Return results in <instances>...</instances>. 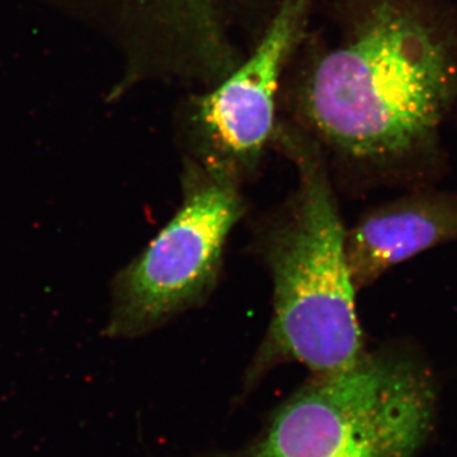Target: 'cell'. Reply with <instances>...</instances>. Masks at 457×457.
<instances>
[{
    "mask_svg": "<svg viewBox=\"0 0 457 457\" xmlns=\"http://www.w3.org/2000/svg\"><path fill=\"white\" fill-rule=\"evenodd\" d=\"M335 36L311 35L279 114L357 167L431 156L457 117V9L449 0H332Z\"/></svg>",
    "mask_w": 457,
    "mask_h": 457,
    "instance_id": "obj_1",
    "label": "cell"
},
{
    "mask_svg": "<svg viewBox=\"0 0 457 457\" xmlns=\"http://www.w3.org/2000/svg\"><path fill=\"white\" fill-rule=\"evenodd\" d=\"M275 0H113L122 37L168 74L212 73L242 53Z\"/></svg>",
    "mask_w": 457,
    "mask_h": 457,
    "instance_id": "obj_6",
    "label": "cell"
},
{
    "mask_svg": "<svg viewBox=\"0 0 457 457\" xmlns=\"http://www.w3.org/2000/svg\"><path fill=\"white\" fill-rule=\"evenodd\" d=\"M312 0H278L252 50L220 82L192 90L176 113L185 159L242 186L275 147L286 71L311 23Z\"/></svg>",
    "mask_w": 457,
    "mask_h": 457,
    "instance_id": "obj_5",
    "label": "cell"
},
{
    "mask_svg": "<svg viewBox=\"0 0 457 457\" xmlns=\"http://www.w3.org/2000/svg\"><path fill=\"white\" fill-rule=\"evenodd\" d=\"M176 215L112 282L106 335L137 338L204 305L220 276L225 245L245 213L240 186L185 159Z\"/></svg>",
    "mask_w": 457,
    "mask_h": 457,
    "instance_id": "obj_4",
    "label": "cell"
},
{
    "mask_svg": "<svg viewBox=\"0 0 457 457\" xmlns=\"http://www.w3.org/2000/svg\"><path fill=\"white\" fill-rule=\"evenodd\" d=\"M275 147L296 165L297 187L261 237L273 312L246 371L248 387L281 363H300L312 375L333 374L351 368L365 352L345 253L347 231L328 159L311 137L284 119Z\"/></svg>",
    "mask_w": 457,
    "mask_h": 457,
    "instance_id": "obj_2",
    "label": "cell"
},
{
    "mask_svg": "<svg viewBox=\"0 0 457 457\" xmlns=\"http://www.w3.org/2000/svg\"><path fill=\"white\" fill-rule=\"evenodd\" d=\"M457 237V201L417 197L369 213L345 234V253L356 288L372 284L395 264Z\"/></svg>",
    "mask_w": 457,
    "mask_h": 457,
    "instance_id": "obj_7",
    "label": "cell"
},
{
    "mask_svg": "<svg viewBox=\"0 0 457 457\" xmlns=\"http://www.w3.org/2000/svg\"><path fill=\"white\" fill-rule=\"evenodd\" d=\"M436 392L416 360L363 352L351 368L312 378L245 449L204 457H416Z\"/></svg>",
    "mask_w": 457,
    "mask_h": 457,
    "instance_id": "obj_3",
    "label": "cell"
}]
</instances>
